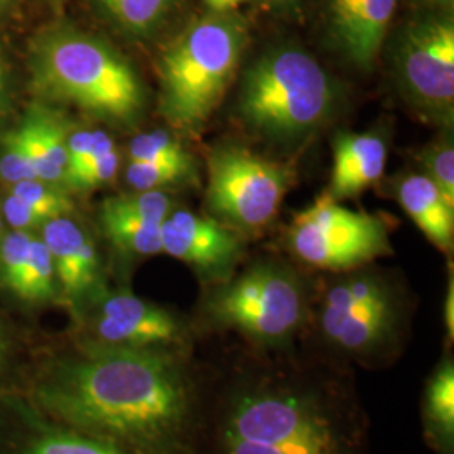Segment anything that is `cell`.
I'll use <instances>...</instances> for the list:
<instances>
[{"label":"cell","instance_id":"1","mask_svg":"<svg viewBox=\"0 0 454 454\" xmlns=\"http://www.w3.org/2000/svg\"><path fill=\"white\" fill-rule=\"evenodd\" d=\"M206 352L204 454H373L357 371L300 343L260 350L231 339Z\"/></svg>","mask_w":454,"mask_h":454},{"label":"cell","instance_id":"2","mask_svg":"<svg viewBox=\"0 0 454 454\" xmlns=\"http://www.w3.org/2000/svg\"><path fill=\"white\" fill-rule=\"evenodd\" d=\"M39 414L135 454H204V371L195 352L39 343L17 390Z\"/></svg>","mask_w":454,"mask_h":454},{"label":"cell","instance_id":"3","mask_svg":"<svg viewBox=\"0 0 454 454\" xmlns=\"http://www.w3.org/2000/svg\"><path fill=\"white\" fill-rule=\"evenodd\" d=\"M311 298L300 345L354 371H386L406 352L411 303L397 278L371 264L332 273Z\"/></svg>","mask_w":454,"mask_h":454},{"label":"cell","instance_id":"4","mask_svg":"<svg viewBox=\"0 0 454 454\" xmlns=\"http://www.w3.org/2000/svg\"><path fill=\"white\" fill-rule=\"evenodd\" d=\"M313 286L279 258H260L204 286L191 318L199 341L231 339L260 350L296 347L309 325Z\"/></svg>","mask_w":454,"mask_h":454},{"label":"cell","instance_id":"5","mask_svg":"<svg viewBox=\"0 0 454 454\" xmlns=\"http://www.w3.org/2000/svg\"><path fill=\"white\" fill-rule=\"evenodd\" d=\"M337 86L307 51L270 49L244 71L238 114L244 125L278 145L301 144L333 114Z\"/></svg>","mask_w":454,"mask_h":454},{"label":"cell","instance_id":"6","mask_svg":"<svg viewBox=\"0 0 454 454\" xmlns=\"http://www.w3.org/2000/svg\"><path fill=\"white\" fill-rule=\"evenodd\" d=\"M34 78L61 98L110 121H130L144 108L137 71L110 44L74 29L44 34L34 49Z\"/></svg>","mask_w":454,"mask_h":454},{"label":"cell","instance_id":"7","mask_svg":"<svg viewBox=\"0 0 454 454\" xmlns=\"http://www.w3.org/2000/svg\"><path fill=\"white\" fill-rule=\"evenodd\" d=\"M246 26L209 12L191 24L160 59V110L179 130L197 131L214 114L241 63Z\"/></svg>","mask_w":454,"mask_h":454},{"label":"cell","instance_id":"8","mask_svg":"<svg viewBox=\"0 0 454 454\" xmlns=\"http://www.w3.org/2000/svg\"><path fill=\"white\" fill-rule=\"evenodd\" d=\"M293 260L325 273H345L394 253L386 223L350 211L325 194L300 212L286 234Z\"/></svg>","mask_w":454,"mask_h":454},{"label":"cell","instance_id":"9","mask_svg":"<svg viewBox=\"0 0 454 454\" xmlns=\"http://www.w3.org/2000/svg\"><path fill=\"white\" fill-rule=\"evenodd\" d=\"M69 337L98 347L144 352H195L191 318L130 290H106L74 318Z\"/></svg>","mask_w":454,"mask_h":454},{"label":"cell","instance_id":"10","mask_svg":"<svg viewBox=\"0 0 454 454\" xmlns=\"http://www.w3.org/2000/svg\"><path fill=\"white\" fill-rule=\"evenodd\" d=\"M292 170L241 145L215 146L209 155L207 206L238 232L266 226L292 184Z\"/></svg>","mask_w":454,"mask_h":454},{"label":"cell","instance_id":"11","mask_svg":"<svg viewBox=\"0 0 454 454\" xmlns=\"http://www.w3.org/2000/svg\"><path fill=\"white\" fill-rule=\"evenodd\" d=\"M394 69L407 101L433 123L451 127L454 114V22L448 14H431L409 22L401 31Z\"/></svg>","mask_w":454,"mask_h":454},{"label":"cell","instance_id":"12","mask_svg":"<svg viewBox=\"0 0 454 454\" xmlns=\"http://www.w3.org/2000/svg\"><path fill=\"white\" fill-rule=\"evenodd\" d=\"M162 253L187 264L204 286L232 275L243 262L241 232L195 212L172 211L160 226Z\"/></svg>","mask_w":454,"mask_h":454},{"label":"cell","instance_id":"13","mask_svg":"<svg viewBox=\"0 0 454 454\" xmlns=\"http://www.w3.org/2000/svg\"><path fill=\"white\" fill-rule=\"evenodd\" d=\"M41 239L54 264L59 300L74 320L108 290L99 249L90 232L67 215L49 219Z\"/></svg>","mask_w":454,"mask_h":454},{"label":"cell","instance_id":"14","mask_svg":"<svg viewBox=\"0 0 454 454\" xmlns=\"http://www.w3.org/2000/svg\"><path fill=\"white\" fill-rule=\"evenodd\" d=\"M0 454H135L51 421L17 392L0 397Z\"/></svg>","mask_w":454,"mask_h":454},{"label":"cell","instance_id":"15","mask_svg":"<svg viewBox=\"0 0 454 454\" xmlns=\"http://www.w3.org/2000/svg\"><path fill=\"white\" fill-rule=\"evenodd\" d=\"M395 7L397 0H324L330 41L350 65L372 69Z\"/></svg>","mask_w":454,"mask_h":454},{"label":"cell","instance_id":"16","mask_svg":"<svg viewBox=\"0 0 454 454\" xmlns=\"http://www.w3.org/2000/svg\"><path fill=\"white\" fill-rule=\"evenodd\" d=\"M387 142L379 133H339L333 138V170L326 195L352 199L382 177Z\"/></svg>","mask_w":454,"mask_h":454},{"label":"cell","instance_id":"17","mask_svg":"<svg viewBox=\"0 0 454 454\" xmlns=\"http://www.w3.org/2000/svg\"><path fill=\"white\" fill-rule=\"evenodd\" d=\"M424 444L433 454H454V357L442 348L426 377L419 403Z\"/></svg>","mask_w":454,"mask_h":454},{"label":"cell","instance_id":"18","mask_svg":"<svg viewBox=\"0 0 454 454\" xmlns=\"http://www.w3.org/2000/svg\"><path fill=\"white\" fill-rule=\"evenodd\" d=\"M395 199L427 241L451 254L454 244V206L424 174H409L395 184Z\"/></svg>","mask_w":454,"mask_h":454},{"label":"cell","instance_id":"19","mask_svg":"<svg viewBox=\"0 0 454 454\" xmlns=\"http://www.w3.org/2000/svg\"><path fill=\"white\" fill-rule=\"evenodd\" d=\"M33 157L35 177L49 185L63 184L67 174V131L49 114H33L20 127Z\"/></svg>","mask_w":454,"mask_h":454},{"label":"cell","instance_id":"20","mask_svg":"<svg viewBox=\"0 0 454 454\" xmlns=\"http://www.w3.org/2000/svg\"><path fill=\"white\" fill-rule=\"evenodd\" d=\"M9 294L33 307L61 303L54 264L41 238L34 236L26 264Z\"/></svg>","mask_w":454,"mask_h":454},{"label":"cell","instance_id":"21","mask_svg":"<svg viewBox=\"0 0 454 454\" xmlns=\"http://www.w3.org/2000/svg\"><path fill=\"white\" fill-rule=\"evenodd\" d=\"M103 236L123 258H152L162 254L160 226L112 212L99 211Z\"/></svg>","mask_w":454,"mask_h":454},{"label":"cell","instance_id":"22","mask_svg":"<svg viewBox=\"0 0 454 454\" xmlns=\"http://www.w3.org/2000/svg\"><path fill=\"white\" fill-rule=\"evenodd\" d=\"M176 0H99L114 24L133 35L155 33L170 14Z\"/></svg>","mask_w":454,"mask_h":454},{"label":"cell","instance_id":"23","mask_svg":"<svg viewBox=\"0 0 454 454\" xmlns=\"http://www.w3.org/2000/svg\"><path fill=\"white\" fill-rule=\"evenodd\" d=\"M39 343L0 320V397L19 390Z\"/></svg>","mask_w":454,"mask_h":454},{"label":"cell","instance_id":"24","mask_svg":"<svg viewBox=\"0 0 454 454\" xmlns=\"http://www.w3.org/2000/svg\"><path fill=\"white\" fill-rule=\"evenodd\" d=\"M101 211L144 221L153 226H162L172 212V200L162 191H145L133 195H120L103 202Z\"/></svg>","mask_w":454,"mask_h":454},{"label":"cell","instance_id":"25","mask_svg":"<svg viewBox=\"0 0 454 454\" xmlns=\"http://www.w3.org/2000/svg\"><path fill=\"white\" fill-rule=\"evenodd\" d=\"M129 153L130 160L137 162L179 163L195 167L192 155L168 131H150L135 137Z\"/></svg>","mask_w":454,"mask_h":454},{"label":"cell","instance_id":"26","mask_svg":"<svg viewBox=\"0 0 454 454\" xmlns=\"http://www.w3.org/2000/svg\"><path fill=\"white\" fill-rule=\"evenodd\" d=\"M194 172L195 167L192 165L130 160L127 168V180L137 192L160 191L162 187L192 177Z\"/></svg>","mask_w":454,"mask_h":454},{"label":"cell","instance_id":"27","mask_svg":"<svg viewBox=\"0 0 454 454\" xmlns=\"http://www.w3.org/2000/svg\"><path fill=\"white\" fill-rule=\"evenodd\" d=\"M424 176L431 180L444 199L454 206V148L453 138L444 137L426 146L419 155Z\"/></svg>","mask_w":454,"mask_h":454},{"label":"cell","instance_id":"28","mask_svg":"<svg viewBox=\"0 0 454 454\" xmlns=\"http://www.w3.org/2000/svg\"><path fill=\"white\" fill-rule=\"evenodd\" d=\"M114 152V138L105 131L80 130L67 137V174L66 179L82 167ZM66 184V182H65Z\"/></svg>","mask_w":454,"mask_h":454},{"label":"cell","instance_id":"29","mask_svg":"<svg viewBox=\"0 0 454 454\" xmlns=\"http://www.w3.org/2000/svg\"><path fill=\"white\" fill-rule=\"evenodd\" d=\"M12 194L22 199L34 211L39 212L46 219L67 215L71 211V202L65 195L59 194L46 182L39 179L24 180L14 185Z\"/></svg>","mask_w":454,"mask_h":454},{"label":"cell","instance_id":"30","mask_svg":"<svg viewBox=\"0 0 454 454\" xmlns=\"http://www.w3.org/2000/svg\"><path fill=\"white\" fill-rule=\"evenodd\" d=\"M0 177L14 185L24 180L37 179L31 150L20 129L12 131L4 142L0 157Z\"/></svg>","mask_w":454,"mask_h":454},{"label":"cell","instance_id":"31","mask_svg":"<svg viewBox=\"0 0 454 454\" xmlns=\"http://www.w3.org/2000/svg\"><path fill=\"white\" fill-rule=\"evenodd\" d=\"M118 165H120V159L114 150L112 153L82 167V170H78L76 174L69 176L66 179V185L74 189H95L99 185H105L114 179L118 172Z\"/></svg>","mask_w":454,"mask_h":454},{"label":"cell","instance_id":"32","mask_svg":"<svg viewBox=\"0 0 454 454\" xmlns=\"http://www.w3.org/2000/svg\"><path fill=\"white\" fill-rule=\"evenodd\" d=\"M2 214H4L5 221L16 231H31L33 232L34 229L43 227L48 223V219L44 215L34 211L31 206H27L22 199H19L14 194H11L5 199Z\"/></svg>","mask_w":454,"mask_h":454},{"label":"cell","instance_id":"33","mask_svg":"<svg viewBox=\"0 0 454 454\" xmlns=\"http://www.w3.org/2000/svg\"><path fill=\"white\" fill-rule=\"evenodd\" d=\"M442 326H444V348L453 350L454 340V275L448 278L446 294L442 301Z\"/></svg>","mask_w":454,"mask_h":454},{"label":"cell","instance_id":"34","mask_svg":"<svg viewBox=\"0 0 454 454\" xmlns=\"http://www.w3.org/2000/svg\"><path fill=\"white\" fill-rule=\"evenodd\" d=\"M244 2L247 0H204L209 12H215V14H231Z\"/></svg>","mask_w":454,"mask_h":454},{"label":"cell","instance_id":"35","mask_svg":"<svg viewBox=\"0 0 454 454\" xmlns=\"http://www.w3.org/2000/svg\"><path fill=\"white\" fill-rule=\"evenodd\" d=\"M5 82H7V71H5V65L0 58V110H2L4 97H5Z\"/></svg>","mask_w":454,"mask_h":454},{"label":"cell","instance_id":"36","mask_svg":"<svg viewBox=\"0 0 454 454\" xmlns=\"http://www.w3.org/2000/svg\"><path fill=\"white\" fill-rule=\"evenodd\" d=\"M275 4L276 7L283 9V11H293L300 5L301 0H271Z\"/></svg>","mask_w":454,"mask_h":454},{"label":"cell","instance_id":"37","mask_svg":"<svg viewBox=\"0 0 454 454\" xmlns=\"http://www.w3.org/2000/svg\"><path fill=\"white\" fill-rule=\"evenodd\" d=\"M7 2H9V0H0V9H2V7H4Z\"/></svg>","mask_w":454,"mask_h":454},{"label":"cell","instance_id":"38","mask_svg":"<svg viewBox=\"0 0 454 454\" xmlns=\"http://www.w3.org/2000/svg\"><path fill=\"white\" fill-rule=\"evenodd\" d=\"M0 232H2V215H0ZM2 238V236H0Z\"/></svg>","mask_w":454,"mask_h":454}]
</instances>
